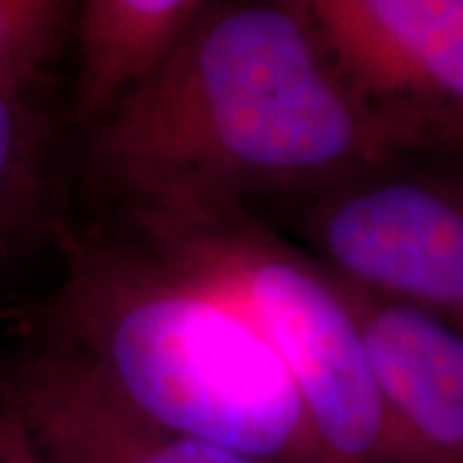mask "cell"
<instances>
[{
    "label": "cell",
    "instance_id": "obj_4",
    "mask_svg": "<svg viewBox=\"0 0 463 463\" xmlns=\"http://www.w3.org/2000/svg\"><path fill=\"white\" fill-rule=\"evenodd\" d=\"M304 248L337 281L463 335V155L365 167L298 196Z\"/></svg>",
    "mask_w": 463,
    "mask_h": 463
},
{
    "label": "cell",
    "instance_id": "obj_8",
    "mask_svg": "<svg viewBox=\"0 0 463 463\" xmlns=\"http://www.w3.org/2000/svg\"><path fill=\"white\" fill-rule=\"evenodd\" d=\"M203 0H85L78 111L99 118L199 18Z\"/></svg>",
    "mask_w": 463,
    "mask_h": 463
},
{
    "label": "cell",
    "instance_id": "obj_1",
    "mask_svg": "<svg viewBox=\"0 0 463 463\" xmlns=\"http://www.w3.org/2000/svg\"><path fill=\"white\" fill-rule=\"evenodd\" d=\"M93 124L90 163L124 203L298 199L365 167L448 155L361 99L286 3L199 16Z\"/></svg>",
    "mask_w": 463,
    "mask_h": 463
},
{
    "label": "cell",
    "instance_id": "obj_10",
    "mask_svg": "<svg viewBox=\"0 0 463 463\" xmlns=\"http://www.w3.org/2000/svg\"><path fill=\"white\" fill-rule=\"evenodd\" d=\"M65 0H0V88L18 93L44 62Z\"/></svg>",
    "mask_w": 463,
    "mask_h": 463
},
{
    "label": "cell",
    "instance_id": "obj_2",
    "mask_svg": "<svg viewBox=\"0 0 463 463\" xmlns=\"http://www.w3.org/2000/svg\"><path fill=\"white\" fill-rule=\"evenodd\" d=\"M54 343L145 420L258 463H332L250 315L139 240L72 248Z\"/></svg>",
    "mask_w": 463,
    "mask_h": 463
},
{
    "label": "cell",
    "instance_id": "obj_5",
    "mask_svg": "<svg viewBox=\"0 0 463 463\" xmlns=\"http://www.w3.org/2000/svg\"><path fill=\"white\" fill-rule=\"evenodd\" d=\"M358 96L463 155V0H283Z\"/></svg>",
    "mask_w": 463,
    "mask_h": 463
},
{
    "label": "cell",
    "instance_id": "obj_3",
    "mask_svg": "<svg viewBox=\"0 0 463 463\" xmlns=\"http://www.w3.org/2000/svg\"><path fill=\"white\" fill-rule=\"evenodd\" d=\"M132 237L237 301L294 381L332 463H410L371 353L330 273L224 199L124 203Z\"/></svg>",
    "mask_w": 463,
    "mask_h": 463
},
{
    "label": "cell",
    "instance_id": "obj_7",
    "mask_svg": "<svg viewBox=\"0 0 463 463\" xmlns=\"http://www.w3.org/2000/svg\"><path fill=\"white\" fill-rule=\"evenodd\" d=\"M335 283L364 332L410 463H463L461 332Z\"/></svg>",
    "mask_w": 463,
    "mask_h": 463
},
{
    "label": "cell",
    "instance_id": "obj_9",
    "mask_svg": "<svg viewBox=\"0 0 463 463\" xmlns=\"http://www.w3.org/2000/svg\"><path fill=\"white\" fill-rule=\"evenodd\" d=\"M42 196V155L36 132L16 93L0 88V248L29 224Z\"/></svg>",
    "mask_w": 463,
    "mask_h": 463
},
{
    "label": "cell",
    "instance_id": "obj_6",
    "mask_svg": "<svg viewBox=\"0 0 463 463\" xmlns=\"http://www.w3.org/2000/svg\"><path fill=\"white\" fill-rule=\"evenodd\" d=\"M0 397L52 463H258L149 422L57 343L21 361Z\"/></svg>",
    "mask_w": 463,
    "mask_h": 463
},
{
    "label": "cell",
    "instance_id": "obj_11",
    "mask_svg": "<svg viewBox=\"0 0 463 463\" xmlns=\"http://www.w3.org/2000/svg\"><path fill=\"white\" fill-rule=\"evenodd\" d=\"M0 463H52L26 435L18 417L0 397Z\"/></svg>",
    "mask_w": 463,
    "mask_h": 463
}]
</instances>
